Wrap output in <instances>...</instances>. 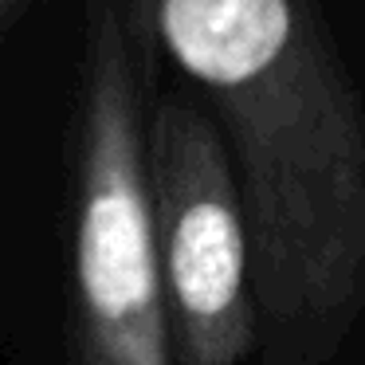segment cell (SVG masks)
Listing matches in <instances>:
<instances>
[{
	"mask_svg": "<svg viewBox=\"0 0 365 365\" xmlns=\"http://www.w3.org/2000/svg\"><path fill=\"white\" fill-rule=\"evenodd\" d=\"M150 200L173 365H244L259 341L247 220L220 130L185 95L150 106Z\"/></svg>",
	"mask_w": 365,
	"mask_h": 365,
	"instance_id": "3",
	"label": "cell"
},
{
	"mask_svg": "<svg viewBox=\"0 0 365 365\" xmlns=\"http://www.w3.org/2000/svg\"><path fill=\"white\" fill-rule=\"evenodd\" d=\"M153 63L126 0H83L75 275L59 365H173L150 200Z\"/></svg>",
	"mask_w": 365,
	"mask_h": 365,
	"instance_id": "2",
	"label": "cell"
},
{
	"mask_svg": "<svg viewBox=\"0 0 365 365\" xmlns=\"http://www.w3.org/2000/svg\"><path fill=\"white\" fill-rule=\"evenodd\" d=\"M208 98L267 365H326L365 310V103L314 0H126Z\"/></svg>",
	"mask_w": 365,
	"mask_h": 365,
	"instance_id": "1",
	"label": "cell"
},
{
	"mask_svg": "<svg viewBox=\"0 0 365 365\" xmlns=\"http://www.w3.org/2000/svg\"><path fill=\"white\" fill-rule=\"evenodd\" d=\"M36 0H0V48L9 43V36L24 24V16L32 12Z\"/></svg>",
	"mask_w": 365,
	"mask_h": 365,
	"instance_id": "4",
	"label": "cell"
}]
</instances>
